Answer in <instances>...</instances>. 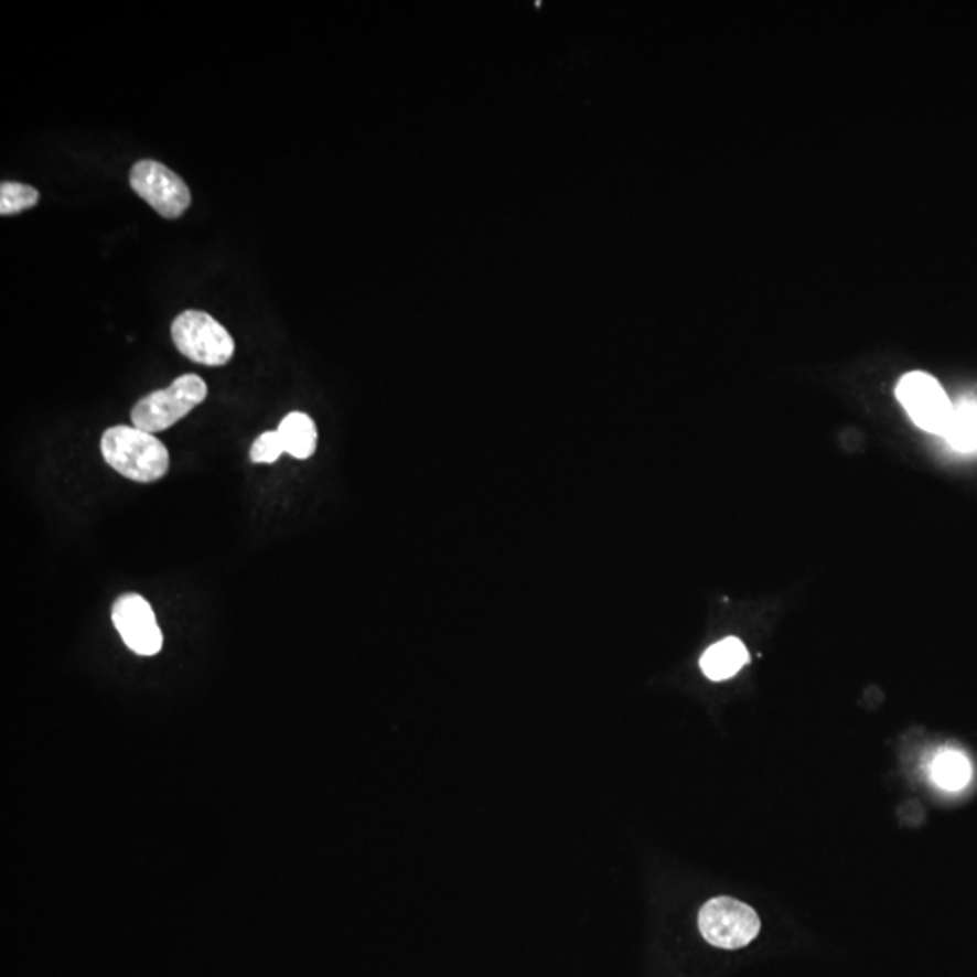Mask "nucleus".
Returning <instances> with one entry per match:
<instances>
[{"label": "nucleus", "instance_id": "nucleus-9", "mask_svg": "<svg viewBox=\"0 0 977 977\" xmlns=\"http://www.w3.org/2000/svg\"><path fill=\"white\" fill-rule=\"evenodd\" d=\"M278 433L281 437L284 453L292 454L293 459L307 460L315 453L318 428L307 414H301V411L288 414L279 423Z\"/></svg>", "mask_w": 977, "mask_h": 977}, {"label": "nucleus", "instance_id": "nucleus-5", "mask_svg": "<svg viewBox=\"0 0 977 977\" xmlns=\"http://www.w3.org/2000/svg\"><path fill=\"white\" fill-rule=\"evenodd\" d=\"M897 397L917 428L932 434L945 433L954 404L936 378L923 372L908 373L898 383Z\"/></svg>", "mask_w": 977, "mask_h": 977}, {"label": "nucleus", "instance_id": "nucleus-11", "mask_svg": "<svg viewBox=\"0 0 977 977\" xmlns=\"http://www.w3.org/2000/svg\"><path fill=\"white\" fill-rule=\"evenodd\" d=\"M942 437L957 453H977V400H962L954 406Z\"/></svg>", "mask_w": 977, "mask_h": 977}, {"label": "nucleus", "instance_id": "nucleus-2", "mask_svg": "<svg viewBox=\"0 0 977 977\" xmlns=\"http://www.w3.org/2000/svg\"><path fill=\"white\" fill-rule=\"evenodd\" d=\"M207 384L200 375L186 373L165 389H158L138 400L132 408L135 428L147 433H160L180 422L183 417L207 398Z\"/></svg>", "mask_w": 977, "mask_h": 977}, {"label": "nucleus", "instance_id": "nucleus-12", "mask_svg": "<svg viewBox=\"0 0 977 977\" xmlns=\"http://www.w3.org/2000/svg\"><path fill=\"white\" fill-rule=\"evenodd\" d=\"M41 194L35 186L25 183L2 182L0 185V214L13 216L25 208L35 207Z\"/></svg>", "mask_w": 977, "mask_h": 977}, {"label": "nucleus", "instance_id": "nucleus-4", "mask_svg": "<svg viewBox=\"0 0 977 977\" xmlns=\"http://www.w3.org/2000/svg\"><path fill=\"white\" fill-rule=\"evenodd\" d=\"M699 931L713 947L737 951L761 932V920L750 905L733 898H713L699 912Z\"/></svg>", "mask_w": 977, "mask_h": 977}, {"label": "nucleus", "instance_id": "nucleus-3", "mask_svg": "<svg viewBox=\"0 0 977 977\" xmlns=\"http://www.w3.org/2000/svg\"><path fill=\"white\" fill-rule=\"evenodd\" d=\"M171 337L178 352L203 366H225L236 350L227 328L200 310L180 313L172 323Z\"/></svg>", "mask_w": 977, "mask_h": 977}, {"label": "nucleus", "instance_id": "nucleus-10", "mask_svg": "<svg viewBox=\"0 0 977 977\" xmlns=\"http://www.w3.org/2000/svg\"><path fill=\"white\" fill-rule=\"evenodd\" d=\"M931 776L945 792H962L973 781V762L963 751L942 750L932 761Z\"/></svg>", "mask_w": 977, "mask_h": 977}, {"label": "nucleus", "instance_id": "nucleus-6", "mask_svg": "<svg viewBox=\"0 0 977 977\" xmlns=\"http://www.w3.org/2000/svg\"><path fill=\"white\" fill-rule=\"evenodd\" d=\"M129 182L132 191L167 219H176L191 207V189L163 163L154 160L135 163Z\"/></svg>", "mask_w": 977, "mask_h": 977}, {"label": "nucleus", "instance_id": "nucleus-8", "mask_svg": "<svg viewBox=\"0 0 977 977\" xmlns=\"http://www.w3.org/2000/svg\"><path fill=\"white\" fill-rule=\"evenodd\" d=\"M750 661L744 643L737 637H726L710 646L700 657V670L711 680H726L741 672Z\"/></svg>", "mask_w": 977, "mask_h": 977}, {"label": "nucleus", "instance_id": "nucleus-13", "mask_svg": "<svg viewBox=\"0 0 977 977\" xmlns=\"http://www.w3.org/2000/svg\"><path fill=\"white\" fill-rule=\"evenodd\" d=\"M284 453L282 440L278 431H267L254 440L250 448V460L254 464H273Z\"/></svg>", "mask_w": 977, "mask_h": 977}, {"label": "nucleus", "instance_id": "nucleus-1", "mask_svg": "<svg viewBox=\"0 0 977 977\" xmlns=\"http://www.w3.org/2000/svg\"><path fill=\"white\" fill-rule=\"evenodd\" d=\"M101 454L107 464L126 479L152 484L169 471V451L152 433L129 426H115L101 434Z\"/></svg>", "mask_w": 977, "mask_h": 977}, {"label": "nucleus", "instance_id": "nucleus-7", "mask_svg": "<svg viewBox=\"0 0 977 977\" xmlns=\"http://www.w3.org/2000/svg\"><path fill=\"white\" fill-rule=\"evenodd\" d=\"M112 623L121 640L138 655H157L162 651L163 635L158 626L157 615L146 598L140 594H126L118 598L112 606Z\"/></svg>", "mask_w": 977, "mask_h": 977}]
</instances>
